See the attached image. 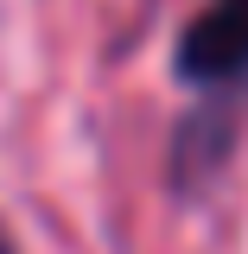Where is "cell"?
I'll return each mask as SVG.
<instances>
[{"label": "cell", "instance_id": "2", "mask_svg": "<svg viewBox=\"0 0 248 254\" xmlns=\"http://www.w3.org/2000/svg\"><path fill=\"white\" fill-rule=\"evenodd\" d=\"M0 254H6V235H0Z\"/></svg>", "mask_w": 248, "mask_h": 254}, {"label": "cell", "instance_id": "1", "mask_svg": "<svg viewBox=\"0 0 248 254\" xmlns=\"http://www.w3.org/2000/svg\"><path fill=\"white\" fill-rule=\"evenodd\" d=\"M178 76L197 89H223L248 76V0H210L178 38Z\"/></svg>", "mask_w": 248, "mask_h": 254}]
</instances>
